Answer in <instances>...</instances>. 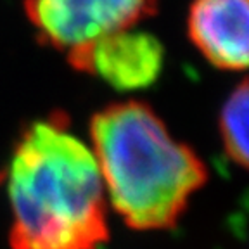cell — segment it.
<instances>
[{"label": "cell", "mask_w": 249, "mask_h": 249, "mask_svg": "<svg viewBox=\"0 0 249 249\" xmlns=\"http://www.w3.org/2000/svg\"><path fill=\"white\" fill-rule=\"evenodd\" d=\"M5 178L12 249H99L107 242L95 156L57 118L26 128Z\"/></svg>", "instance_id": "1"}, {"label": "cell", "mask_w": 249, "mask_h": 249, "mask_svg": "<svg viewBox=\"0 0 249 249\" xmlns=\"http://www.w3.org/2000/svg\"><path fill=\"white\" fill-rule=\"evenodd\" d=\"M92 152L114 211L135 230L175 227L208 180L202 160L144 102L107 106L90 121Z\"/></svg>", "instance_id": "2"}, {"label": "cell", "mask_w": 249, "mask_h": 249, "mask_svg": "<svg viewBox=\"0 0 249 249\" xmlns=\"http://www.w3.org/2000/svg\"><path fill=\"white\" fill-rule=\"evenodd\" d=\"M158 0H24L40 38L68 54L156 12Z\"/></svg>", "instance_id": "3"}, {"label": "cell", "mask_w": 249, "mask_h": 249, "mask_svg": "<svg viewBox=\"0 0 249 249\" xmlns=\"http://www.w3.org/2000/svg\"><path fill=\"white\" fill-rule=\"evenodd\" d=\"M68 61L116 90H140L152 85L163 71L164 47L151 33L128 28L73 49Z\"/></svg>", "instance_id": "4"}, {"label": "cell", "mask_w": 249, "mask_h": 249, "mask_svg": "<svg viewBox=\"0 0 249 249\" xmlns=\"http://www.w3.org/2000/svg\"><path fill=\"white\" fill-rule=\"evenodd\" d=\"M249 0H194L187 31L218 70L242 71L249 59Z\"/></svg>", "instance_id": "5"}, {"label": "cell", "mask_w": 249, "mask_h": 249, "mask_svg": "<svg viewBox=\"0 0 249 249\" xmlns=\"http://www.w3.org/2000/svg\"><path fill=\"white\" fill-rule=\"evenodd\" d=\"M248 82L242 80L229 95L220 114L223 149L241 168L248 166Z\"/></svg>", "instance_id": "6"}, {"label": "cell", "mask_w": 249, "mask_h": 249, "mask_svg": "<svg viewBox=\"0 0 249 249\" xmlns=\"http://www.w3.org/2000/svg\"><path fill=\"white\" fill-rule=\"evenodd\" d=\"M4 178H5V173H0V182H2Z\"/></svg>", "instance_id": "7"}]
</instances>
